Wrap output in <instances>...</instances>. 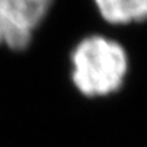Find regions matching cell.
Masks as SVG:
<instances>
[{
    "label": "cell",
    "mask_w": 147,
    "mask_h": 147,
    "mask_svg": "<svg viewBox=\"0 0 147 147\" xmlns=\"http://www.w3.org/2000/svg\"><path fill=\"white\" fill-rule=\"evenodd\" d=\"M72 60V82L87 97H105L120 89L128 72V55L120 42L91 34L75 47Z\"/></svg>",
    "instance_id": "cell-1"
},
{
    "label": "cell",
    "mask_w": 147,
    "mask_h": 147,
    "mask_svg": "<svg viewBox=\"0 0 147 147\" xmlns=\"http://www.w3.org/2000/svg\"><path fill=\"white\" fill-rule=\"evenodd\" d=\"M53 5L55 0H0V45L26 49Z\"/></svg>",
    "instance_id": "cell-2"
},
{
    "label": "cell",
    "mask_w": 147,
    "mask_h": 147,
    "mask_svg": "<svg viewBox=\"0 0 147 147\" xmlns=\"http://www.w3.org/2000/svg\"><path fill=\"white\" fill-rule=\"evenodd\" d=\"M95 14L110 26L147 22V0H91Z\"/></svg>",
    "instance_id": "cell-3"
}]
</instances>
